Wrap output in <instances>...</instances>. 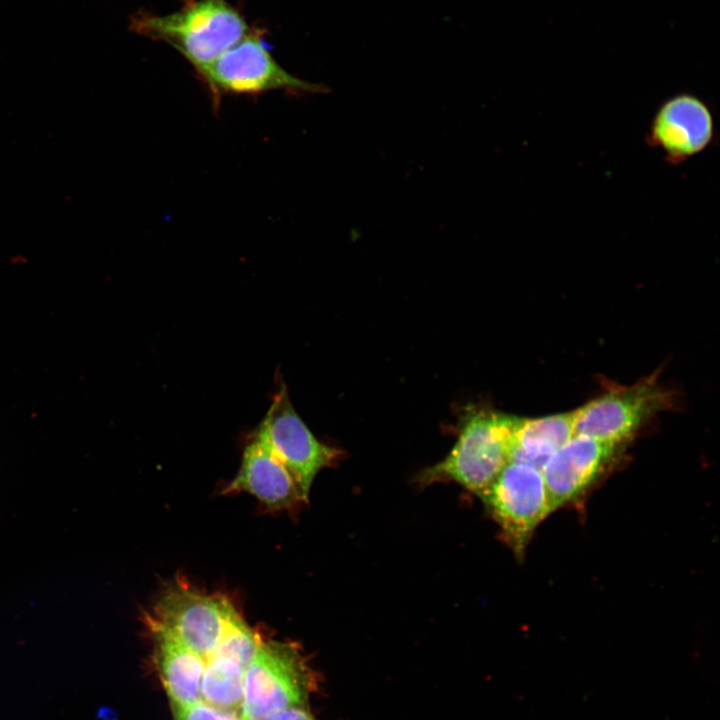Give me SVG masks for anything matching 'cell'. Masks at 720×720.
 <instances>
[{
  "instance_id": "obj_1",
  "label": "cell",
  "mask_w": 720,
  "mask_h": 720,
  "mask_svg": "<svg viewBox=\"0 0 720 720\" xmlns=\"http://www.w3.org/2000/svg\"><path fill=\"white\" fill-rule=\"evenodd\" d=\"M131 29L174 48L200 71L244 37L250 27L227 0H186L178 10L158 15L139 12Z\"/></svg>"
},
{
  "instance_id": "obj_2",
  "label": "cell",
  "mask_w": 720,
  "mask_h": 720,
  "mask_svg": "<svg viewBox=\"0 0 720 720\" xmlns=\"http://www.w3.org/2000/svg\"><path fill=\"white\" fill-rule=\"evenodd\" d=\"M521 419L488 409L470 410L450 453L423 470L417 481L422 486L455 482L480 497L509 462Z\"/></svg>"
},
{
  "instance_id": "obj_3",
  "label": "cell",
  "mask_w": 720,
  "mask_h": 720,
  "mask_svg": "<svg viewBox=\"0 0 720 720\" xmlns=\"http://www.w3.org/2000/svg\"><path fill=\"white\" fill-rule=\"evenodd\" d=\"M208 88L214 106L223 95H259L284 91L292 95L327 92V87L302 80L284 69L272 56L263 32L250 29L212 63L196 72Z\"/></svg>"
},
{
  "instance_id": "obj_4",
  "label": "cell",
  "mask_w": 720,
  "mask_h": 720,
  "mask_svg": "<svg viewBox=\"0 0 720 720\" xmlns=\"http://www.w3.org/2000/svg\"><path fill=\"white\" fill-rule=\"evenodd\" d=\"M312 680L295 646L262 640L245 669L241 720H263L285 708L306 707Z\"/></svg>"
},
{
  "instance_id": "obj_5",
  "label": "cell",
  "mask_w": 720,
  "mask_h": 720,
  "mask_svg": "<svg viewBox=\"0 0 720 720\" xmlns=\"http://www.w3.org/2000/svg\"><path fill=\"white\" fill-rule=\"evenodd\" d=\"M672 402V393L655 375L615 385L574 411L575 435L622 444Z\"/></svg>"
},
{
  "instance_id": "obj_6",
  "label": "cell",
  "mask_w": 720,
  "mask_h": 720,
  "mask_svg": "<svg viewBox=\"0 0 720 720\" xmlns=\"http://www.w3.org/2000/svg\"><path fill=\"white\" fill-rule=\"evenodd\" d=\"M480 498L518 557L551 513L542 472L523 463L509 461Z\"/></svg>"
},
{
  "instance_id": "obj_7",
  "label": "cell",
  "mask_w": 720,
  "mask_h": 720,
  "mask_svg": "<svg viewBox=\"0 0 720 720\" xmlns=\"http://www.w3.org/2000/svg\"><path fill=\"white\" fill-rule=\"evenodd\" d=\"M254 438L286 466L307 501L316 475L335 464L342 452L319 441L294 410L282 382Z\"/></svg>"
},
{
  "instance_id": "obj_8",
  "label": "cell",
  "mask_w": 720,
  "mask_h": 720,
  "mask_svg": "<svg viewBox=\"0 0 720 720\" xmlns=\"http://www.w3.org/2000/svg\"><path fill=\"white\" fill-rule=\"evenodd\" d=\"M237 612L225 597L177 582L162 594L148 622L163 628L207 660Z\"/></svg>"
},
{
  "instance_id": "obj_9",
  "label": "cell",
  "mask_w": 720,
  "mask_h": 720,
  "mask_svg": "<svg viewBox=\"0 0 720 720\" xmlns=\"http://www.w3.org/2000/svg\"><path fill=\"white\" fill-rule=\"evenodd\" d=\"M715 123L710 106L700 97L680 93L666 99L649 125L647 142L672 164L703 152L713 141Z\"/></svg>"
},
{
  "instance_id": "obj_10",
  "label": "cell",
  "mask_w": 720,
  "mask_h": 720,
  "mask_svg": "<svg viewBox=\"0 0 720 720\" xmlns=\"http://www.w3.org/2000/svg\"><path fill=\"white\" fill-rule=\"evenodd\" d=\"M621 444L574 435L541 472L551 512L584 492L604 471Z\"/></svg>"
},
{
  "instance_id": "obj_11",
  "label": "cell",
  "mask_w": 720,
  "mask_h": 720,
  "mask_svg": "<svg viewBox=\"0 0 720 720\" xmlns=\"http://www.w3.org/2000/svg\"><path fill=\"white\" fill-rule=\"evenodd\" d=\"M225 492H246L273 510L305 501L286 466L256 438L246 446L240 469Z\"/></svg>"
},
{
  "instance_id": "obj_12",
  "label": "cell",
  "mask_w": 720,
  "mask_h": 720,
  "mask_svg": "<svg viewBox=\"0 0 720 720\" xmlns=\"http://www.w3.org/2000/svg\"><path fill=\"white\" fill-rule=\"evenodd\" d=\"M154 642V658L171 705L201 700L200 685L205 660L163 628L148 622Z\"/></svg>"
},
{
  "instance_id": "obj_13",
  "label": "cell",
  "mask_w": 720,
  "mask_h": 720,
  "mask_svg": "<svg viewBox=\"0 0 720 720\" xmlns=\"http://www.w3.org/2000/svg\"><path fill=\"white\" fill-rule=\"evenodd\" d=\"M574 435V411L521 419L512 439L509 461L541 471L547 460Z\"/></svg>"
},
{
  "instance_id": "obj_14",
  "label": "cell",
  "mask_w": 720,
  "mask_h": 720,
  "mask_svg": "<svg viewBox=\"0 0 720 720\" xmlns=\"http://www.w3.org/2000/svg\"><path fill=\"white\" fill-rule=\"evenodd\" d=\"M246 667L236 658L215 650L205 660L201 679V700L212 706L240 711Z\"/></svg>"
},
{
  "instance_id": "obj_15",
  "label": "cell",
  "mask_w": 720,
  "mask_h": 720,
  "mask_svg": "<svg viewBox=\"0 0 720 720\" xmlns=\"http://www.w3.org/2000/svg\"><path fill=\"white\" fill-rule=\"evenodd\" d=\"M175 720H241L238 711L221 709L200 700L188 705H171Z\"/></svg>"
},
{
  "instance_id": "obj_16",
  "label": "cell",
  "mask_w": 720,
  "mask_h": 720,
  "mask_svg": "<svg viewBox=\"0 0 720 720\" xmlns=\"http://www.w3.org/2000/svg\"><path fill=\"white\" fill-rule=\"evenodd\" d=\"M263 720H316L306 707H289L271 713Z\"/></svg>"
}]
</instances>
